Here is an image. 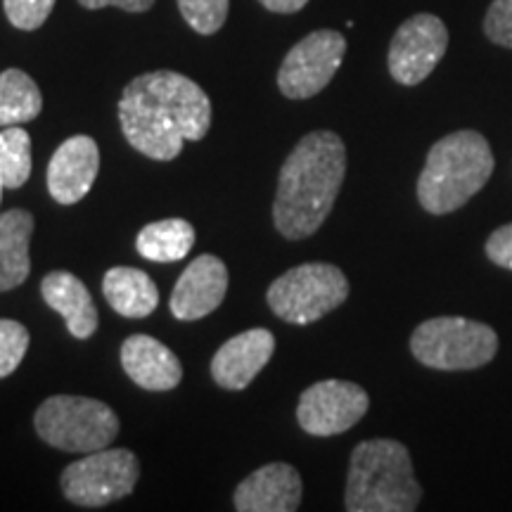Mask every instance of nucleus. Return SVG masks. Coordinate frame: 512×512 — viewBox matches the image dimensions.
<instances>
[{"mask_svg": "<svg viewBox=\"0 0 512 512\" xmlns=\"http://www.w3.org/2000/svg\"><path fill=\"white\" fill-rule=\"evenodd\" d=\"M126 143L140 155L171 162L185 140H202L211 126L209 95L188 76L159 69L136 76L119 100Z\"/></svg>", "mask_w": 512, "mask_h": 512, "instance_id": "obj_1", "label": "nucleus"}, {"mask_svg": "<svg viewBox=\"0 0 512 512\" xmlns=\"http://www.w3.org/2000/svg\"><path fill=\"white\" fill-rule=\"evenodd\" d=\"M347 176V147L332 131H313L285 159L273 202V223L287 240L316 235Z\"/></svg>", "mask_w": 512, "mask_h": 512, "instance_id": "obj_2", "label": "nucleus"}, {"mask_svg": "<svg viewBox=\"0 0 512 512\" xmlns=\"http://www.w3.org/2000/svg\"><path fill=\"white\" fill-rule=\"evenodd\" d=\"M494 152L482 133L456 131L437 140L427 152L418 178V202L432 216L465 207L494 174Z\"/></svg>", "mask_w": 512, "mask_h": 512, "instance_id": "obj_3", "label": "nucleus"}, {"mask_svg": "<svg viewBox=\"0 0 512 512\" xmlns=\"http://www.w3.org/2000/svg\"><path fill=\"white\" fill-rule=\"evenodd\" d=\"M422 486L408 448L394 439L361 441L349 460L344 508L349 512H413Z\"/></svg>", "mask_w": 512, "mask_h": 512, "instance_id": "obj_4", "label": "nucleus"}, {"mask_svg": "<svg viewBox=\"0 0 512 512\" xmlns=\"http://www.w3.org/2000/svg\"><path fill=\"white\" fill-rule=\"evenodd\" d=\"M34 427L48 446L67 453H93L117 439L119 418L98 399L57 394L38 406Z\"/></svg>", "mask_w": 512, "mask_h": 512, "instance_id": "obj_5", "label": "nucleus"}, {"mask_svg": "<svg viewBox=\"0 0 512 512\" xmlns=\"http://www.w3.org/2000/svg\"><path fill=\"white\" fill-rule=\"evenodd\" d=\"M496 351V330L472 318H430L411 335L415 361L432 370H477L494 361Z\"/></svg>", "mask_w": 512, "mask_h": 512, "instance_id": "obj_6", "label": "nucleus"}, {"mask_svg": "<svg viewBox=\"0 0 512 512\" xmlns=\"http://www.w3.org/2000/svg\"><path fill=\"white\" fill-rule=\"evenodd\" d=\"M349 297V280L342 268L311 261L278 275L268 287L266 299L280 320L292 325H311L339 309Z\"/></svg>", "mask_w": 512, "mask_h": 512, "instance_id": "obj_7", "label": "nucleus"}, {"mask_svg": "<svg viewBox=\"0 0 512 512\" xmlns=\"http://www.w3.org/2000/svg\"><path fill=\"white\" fill-rule=\"evenodd\" d=\"M140 477L136 453L128 448H100L83 453L81 460L62 472V494L81 508H105L131 496Z\"/></svg>", "mask_w": 512, "mask_h": 512, "instance_id": "obj_8", "label": "nucleus"}, {"mask_svg": "<svg viewBox=\"0 0 512 512\" xmlns=\"http://www.w3.org/2000/svg\"><path fill=\"white\" fill-rule=\"evenodd\" d=\"M347 53V38L335 29H318L285 55L278 88L290 100H309L335 79Z\"/></svg>", "mask_w": 512, "mask_h": 512, "instance_id": "obj_9", "label": "nucleus"}, {"mask_svg": "<svg viewBox=\"0 0 512 512\" xmlns=\"http://www.w3.org/2000/svg\"><path fill=\"white\" fill-rule=\"evenodd\" d=\"M448 50V29L437 15L420 12L401 24L389 43V74L401 86H418Z\"/></svg>", "mask_w": 512, "mask_h": 512, "instance_id": "obj_10", "label": "nucleus"}, {"mask_svg": "<svg viewBox=\"0 0 512 512\" xmlns=\"http://www.w3.org/2000/svg\"><path fill=\"white\" fill-rule=\"evenodd\" d=\"M370 408L366 389L347 380L311 384L297 406L299 427L313 437H335L349 432Z\"/></svg>", "mask_w": 512, "mask_h": 512, "instance_id": "obj_11", "label": "nucleus"}, {"mask_svg": "<svg viewBox=\"0 0 512 512\" xmlns=\"http://www.w3.org/2000/svg\"><path fill=\"white\" fill-rule=\"evenodd\" d=\"M228 292V268L219 256L202 254L185 268L171 292L169 309L178 320H200L219 309Z\"/></svg>", "mask_w": 512, "mask_h": 512, "instance_id": "obj_12", "label": "nucleus"}, {"mask_svg": "<svg viewBox=\"0 0 512 512\" xmlns=\"http://www.w3.org/2000/svg\"><path fill=\"white\" fill-rule=\"evenodd\" d=\"M100 171V147L91 136H72L48 164V192L55 202L76 204L88 195Z\"/></svg>", "mask_w": 512, "mask_h": 512, "instance_id": "obj_13", "label": "nucleus"}, {"mask_svg": "<svg viewBox=\"0 0 512 512\" xmlns=\"http://www.w3.org/2000/svg\"><path fill=\"white\" fill-rule=\"evenodd\" d=\"M275 337L266 328H252L230 337L211 358V377L214 382L230 392L247 389L266 363L273 358Z\"/></svg>", "mask_w": 512, "mask_h": 512, "instance_id": "obj_14", "label": "nucleus"}, {"mask_svg": "<svg viewBox=\"0 0 512 512\" xmlns=\"http://www.w3.org/2000/svg\"><path fill=\"white\" fill-rule=\"evenodd\" d=\"M302 477L287 463H268L245 477L233 503L240 512H292L302 505Z\"/></svg>", "mask_w": 512, "mask_h": 512, "instance_id": "obj_15", "label": "nucleus"}, {"mask_svg": "<svg viewBox=\"0 0 512 512\" xmlns=\"http://www.w3.org/2000/svg\"><path fill=\"white\" fill-rule=\"evenodd\" d=\"M121 366L147 392H169L183 380L178 356L150 335H133L121 344Z\"/></svg>", "mask_w": 512, "mask_h": 512, "instance_id": "obj_16", "label": "nucleus"}, {"mask_svg": "<svg viewBox=\"0 0 512 512\" xmlns=\"http://www.w3.org/2000/svg\"><path fill=\"white\" fill-rule=\"evenodd\" d=\"M41 294L43 302L64 318L69 335L76 339H88L95 335L100 325L98 309H95L88 287L74 273H48L41 283Z\"/></svg>", "mask_w": 512, "mask_h": 512, "instance_id": "obj_17", "label": "nucleus"}, {"mask_svg": "<svg viewBox=\"0 0 512 512\" xmlns=\"http://www.w3.org/2000/svg\"><path fill=\"white\" fill-rule=\"evenodd\" d=\"M34 233V216L24 209L0 214V292L15 290L29 278V242Z\"/></svg>", "mask_w": 512, "mask_h": 512, "instance_id": "obj_18", "label": "nucleus"}, {"mask_svg": "<svg viewBox=\"0 0 512 512\" xmlns=\"http://www.w3.org/2000/svg\"><path fill=\"white\" fill-rule=\"evenodd\" d=\"M107 304L124 318H147L159 304V290L150 275L131 266H114L102 280Z\"/></svg>", "mask_w": 512, "mask_h": 512, "instance_id": "obj_19", "label": "nucleus"}, {"mask_svg": "<svg viewBox=\"0 0 512 512\" xmlns=\"http://www.w3.org/2000/svg\"><path fill=\"white\" fill-rule=\"evenodd\" d=\"M195 245V228L185 219H164L147 223L136 238V247L143 259L157 264L181 261Z\"/></svg>", "mask_w": 512, "mask_h": 512, "instance_id": "obj_20", "label": "nucleus"}, {"mask_svg": "<svg viewBox=\"0 0 512 512\" xmlns=\"http://www.w3.org/2000/svg\"><path fill=\"white\" fill-rule=\"evenodd\" d=\"M43 110V95L36 81L22 69L0 74V126H17L36 119Z\"/></svg>", "mask_w": 512, "mask_h": 512, "instance_id": "obj_21", "label": "nucleus"}, {"mask_svg": "<svg viewBox=\"0 0 512 512\" xmlns=\"http://www.w3.org/2000/svg\"><path fill=\"white\" fill-rule=\"evenodd\" d=\"M31 136L22 126L0 131V178L5 188L17 190L31 176Z\"/></svg>", "mask_w": 512, "mask_h": 512, "instance_id": "obj_22", "label": "nucleus"}, {"mask_svg": "<svg viewBox=\"0 0 512 512\" xmlns=\"http://www.w3.org/2000/svg\"><path fill=\"white\" fill-rule=\"evenodd\" d=\"M230 0H178V10L197 34H216L228 19Z\"/></svg>", "mask_w": 512, "mask_h": 512, "instance_id": "obj_23", "label": "nucleus"}, {"mask_svg": "<svg viewBox=\"0 0 512 512\" xmlns=\"http://www.w3.org/2000/svg\"><path fill=\"white\" fill-rule=\"evenodd\" d=\"M29 349V330L10 318H0V380L15 373Z\"/></svg>", "mask_w": 512, "mask_h": 512, "instance_id": "obj_24", "label": "nucleus"}, {"mask_svg": "<svg viewBox=\"0 0 512 512\" xmlns=\"http://www.w3.org/2000/svg\"><path fill=\"white\" fill-rule=\"evenodd\" d=\"M3 8L12 27L36 31L46 24V19L55 8V0H3Z\"/></svg>", "mask_w": 512, "mask_h": 512, "instance_id": "obj_25", "label": "nucleus"}, {"mask_svg": "<svg viewBox=\"0 0 512 512\" xmlns=\"http://www.w3.org/2000/svg\"><path fill=\"white\" fill-rule=\"evenodd\" d=\"M484 36L496 46L512 50V0H491L484 17Z\"/></svg>", "mask_w": 512, "mask_h": 512, "instance_id": "obj_26", "label": "nucleus"}, {"mask_svg": "<svg viewBox=\"0 0 512 512\" xmlns=\"http://www.w3.org/2000/svg\"><path fill=\"white\" fill-rule=\"evenodd\" d=\"M484 252L491 259V264L501 266L505 271H512V223H505V226L496 228L494 233L486 238Z\"/></svg>", "mask_w": 512, "mask_h": 512, "instance_id": "obj_27", "label": "nucleus"}, {"mask_svg": "<svg viewBox=\"0 0 512 512\" xmlns=\"http://www.w3.org/2000/svg\"><path fill=\"white\" fill-rule=\"evenodd\" d=\"M86 10H102V8H119L126 12H147L155 5V0H79Z\"/></svg>", "mask_w": 512, "mask_h": 512, "instance_id": "obj_28", "label": "nucleus"}, {"mask_svg": "<svg viewBox=\"0 0 512 512\" xmlns=\"http://www.w3.org/2000/svg\"><path fill=\"white\" fill-rule=\"evenodd\" d=\"M266 10L278 12V15H292V12H299L306 8L309 0H259Z\"/></svg>", "mask_w": 512, "mask_h": 512, "instance_id": "obj_29", "label": "nucleus"}, {"mask_svg": "<svg viewBox=\"0 0 512 512\" xmlns=\"http://www.w3.org/2000/svg\"><path fill=\"white\" fill-rule=\"evenodd\" d=\"M3 190H5V183H3V178H0V200H3Z\"/></svg>", "mask_w": 512, "mask_h": 512, "instance_id": "obj_30", "label": "nucleus"}]
</instances>
